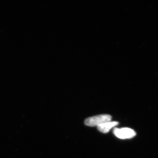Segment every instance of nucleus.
<instances>
[{
  "label": "nucleus",
  "instance_id": "obj_1",
  "mask_svg": "<svg viewBox=\"0 0 158 158\" xmlns=\"http://www.w3.org/2000/svg\"><path fill=\"white\" fill-rule=\"evenodd\" d=\"M111 116L108 114L98 115L87 118L85 120V123L88 126L98 127L105 123L111 121Z\"/></svg>",
  "mask_w": 158,
  "mask_h": 158
},
{
  "label": "nucleus",
  "instance_id": "obj_2",
  "mask_svg": "<svg viewBox=\"0 0 158 158\" xmlns=\"http://www.w3.org/2000/svg\"><path fill=\"white\" fill-rule=\"evenodd\" d=\"M113 132L116 137L122 139H130L135 137L136 135L134 130L129 128H115L113 129Z\"/></svg>",
  "mask_w": 158,
  "mask_h": 158
},
{
  "label": "nucleus",
  "instance_id": "obj_3",
  "mask_svg": "<svg viewBox=\"0 0 158 158\" xmlns=\"http://www.w3.org/2000/svg\"><path fill=\"white\" fill-rule=\"evenodd\" d=\"M118 122L115 121H110L105 123L98 126V130L101 132L107 133L112 128L118 124Z\"/></svg>",
  "mask_w": 158,
  "mask_h": 158
}]
</instances>
